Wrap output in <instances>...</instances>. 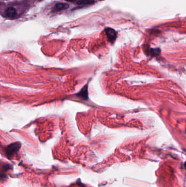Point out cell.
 I'll list each match as a JSON object with an SVG mask.
<instances>
[{"label": "cell", "mask_w": 186, "mask_h": 187, "mask_svg": "<svg viewBox=\"0 0 186 187\" xmlns=\"http://www.w3.org/2000/svg\"><path fill=\"white\" fill-rule=\"evenodd\" d=\"M21 143L17 142L13 143L7 147L5 149V154L8 158L12 157L15 154H16L21 148Z\"/></svg>", "instance_id": "1"}, {"label": "cell", "mask_w": 186, "mask_h": 187, "mask_svg": "<svg viewBox=\"0 0 186 187\" xmlns=\"http://www.w3.org/2000/svg\"><path fill=\"white\" fill-rule=\"evenodd\" d=\"M105 32L106 33V35L108 37V40L113 43L114 41L116 40L117 37L116 32L111 28H107L105 30Z\"/></svg>", "instance_id": "2"}, {"label": "cell", "mask_w": 186, "mask_h": 187, "mask_svg": "<svg viewBox=\"0 0 186 187\" xmlns=\"http://www.w3.org/2000/svg\"><path fill=\"white\" fill-rule=\"evenodd\" d=\"M69 7V5L65 3H57L53 9V12H58L64 9H67Z\"/></svg>", "instance_id": "3"}, {"label": "cell", "mask_w": 186, "mask_h": 187, "mask_svg": "<svg viewBox=\"0 0 186 187\" xmlns=\"http://www.w3.org/2000/svg\"><path fill=\"white\" fill-rule=\"evenodd\" d=\"M5 14L8 18H14L17 15V11L13 7H9L6 9Z\"/></svg>", "instance_id": "4"}, {"label": "cell", "mask_w": 186, "mask_h": 187, "mask_svg": "<svg viewBox=\"0 0 186 187\" xmlns=\"http://www.w3.org/2000/svg\"><path fill=\"white\" fill-rule=\"evenodd\" d=\"M78 96L81 98L82 99L86 100L88 98V92H87V86L85 85L82 89L80 91L78 94Z\"/></svg>", "instance_id": "5"}, {"label": "cell", "mask_w": 186, "mask_h": 187, "mask_svg": "<svg viewBox=\"0 0 186 187\" xmlns=\"http://www.w3.org/2000/svg\"><path fill=\"white\" fill-rule=\"evenodd\" d=\"M94 0H79L76 3L78 5H91L94 3Z\"/></svg>", "instance_id": "6"}, {"label": "cell", "mask_w": 186, "mask_h": 187, "mask_svg": "<svg viewBox=\"0 0 186 187\" xmlns=\"http://www.w3.org/2000/svg\"><path fill=\"white\" fill-rule=\"evenodd\" d=\"M159 53H161V49L159 48L157 49H151V54L152 55H153L154 56L158 55Z\"/></svg>", "instance_id": "7"}, {"label": "cell", "mask_w": 186, "mask_h": 187, "mask_svg": "<svg viewBox=\"0 0 186 187\" xmlns=\"http://www.w3.org/2000/svg\"><path fill=\"white\" fill-rule=\"evenodd\" d=\"M66 1H68V2H74L76 1V0H66Z\"/></svg>", "instance_id": "8"}]
</instances>
